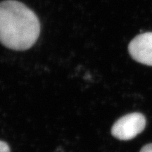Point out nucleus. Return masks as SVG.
<instances>
[{"label":"nucleus","instance_id":"obj_1","mask_svg":"<svg viewBox=\"0 0 152 152\" xmlns=\"http://www.w3.org/2000/svg\"><path fill=\"white\" fill-rule=\"evenodd\" d=\"M40 24L27 6L16 0L0 2V42L14 50H26L37 40Z\"/></svg>","mask_w":152,"mask_h":152},{"label":"nucleus","instance_id":"obj_2","mask_svg":"<svg viewBox=\"0 0 152 152\" xmlns=\"http://www.w3.org/2000/svg\"><path fill=\"white\" fill-rule=\"evenodd\" d=\"M146 126V119L140 113H132L121 118L114 123L111 134L118 140L127 141L134 138L141 133Z\"/></svg>","mask_w":152,"mask_h":152},{"label":"nucleus","instance_id":"obj_3","mask_svg":"<svg viewBox=\"0 0 152 152\" xmlns=\"http://www.w3.org/2000/svg\"><path fill=\"white\" fill-rule=\"evenodd\" d=\"M128 50L134 60L152 66V32L140 34L129 44Z\"/></svg>","mask_w":152,"mask_h":152},{"label":"nucleus","instance_id":"obj_4","mask_svg":"<svg viewBox=\"0 0 152 152\" xmlns=\"http://www.w3.org/2000/svg\"><path fill=\"white\" fill-rule=\"evenodd\" d=\"M0 152H11L9 146L3 141H0Z\"/></svg>","mask_w":152,"mask_h":152},{"label":"nucleus","instance_id":"obj_5","mask_svg":"<svg viewBox=\"0 0 152 152\" xmlns=\"http://www.w3.org/2000/svg\"><path fill=\"white\" fill-rule=\"evenodd\" d=\"M140 152H152V144H149L142 147Z\"/></svg>","mask_w":152,"mask_h":152}]
</instances>
